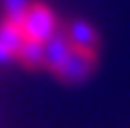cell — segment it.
Listing matches in <instances>:
<instances>
[{
	"label": "cell",
	"mask_w": 130,
	"mask_h": 128,
	"mask_svg": "<svg viewBox=\"0 0 130 128\" xmlns=\"http://www.w3.org/2000/svg\"><path fill=\"white\" fill-rule=\"evenodd\" d=\"M15 21L21 25L25 40H31V42H38V44H46L61 29L57 13L46 2H40V0H29L27 9Z\"/></svg>",
	"instance_id": "1"
},
{
	"label": "cell",
	"mask_w": 130,
	"mask_h": 128,
	"mask_svg": "<svg viewBox=\"0 0 130 128\" xmlns=\"http://www.w3.org/2000/svg\"><path fill=\"white\" fill-rule=\"evenodd\" d=\"M67 38V36H65ZM69 53L65 61L61 63V67L55 71L63 82L67 84H78L86 80L90 76V71L94 69V63H96V51H86V49H78L69 42Z\"/></svg>",
	"instance_id": "2"
},
{
	"label": "cell",
	"mask_w": 130,
	"mask_h": 128,
	"mask_svg": "<svg viewBox=\"0 0 130 128\" xmlns=\"http://www.w3.org/2000/svg\"><path fill=\"white\" fill-rule=\"evenodd\" d=\"M23 42H25V36H23L19 23L9 17L0 19V63L17 61Z\"/></svg>",
	"instance_id": "3"
},
{
	"label": "cell",
	"mask_w": 130,
	"mask_h": 128,
	"mask_svg": "<svg viewBox=\"0 0 130 128\" xmlns=\"http://www.w3.org/2000/svg\"><path fill=\"white\" fill-rule=\"evenodd\" d=\"M63 34L67 36V40L78 49H86V51H96L99 38H96V29L86 21H71L63 25Z\"/></svg>",
	"instance_id": "4"
},
{
	"label": "cell",
	"mask_w": 130,
	"mask_h": 128,
	"mask_svg": "<svg viewBox=\"0 0 130 128\" xmlns=\"http://www.w3.org/2000/svg\"><path fill=\"white\" fill-rule=\"evenodd\" d=\"M0 4H2V17H9V19H19L23 11L27 9L29 0H0Z\"/></svg>",
	"instance_id": "5"
}]
</instances>
